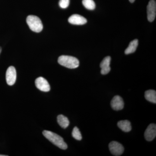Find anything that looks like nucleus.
<instances>
[{
  "label": "nucleus",
  "mask_w": 156,
  "mask_h": 156,
  "mask_svg": "<svg viewBox=\"0 0 156 156\" xmlns=\"http://www.w3.org/2000/svg\"><path fill=\"white\" fill-rule=\"evenodd\" d=\"M43 134L49 141L59 148L62 150H66L67 148V144L65 142L64 140L58 134L47 130L43 131Z\"/></svg>",
  "instance_id": "nucleus-1"
},
{
  "label": "nucleus",
  "mask_w": 156,
  "mask_h": 156,
  "mask_svg": "<svg viewBox=\"0 0 156 156\" xmlns=\"http://www.w3.org/2000/svg\"><path fill=\"white\" fill-rule=\"evenodd\" d=\"M58 62L61 66L69 69L76 68L80 65V62L76 57L65 55L59 56Z\"/></svg>",
  "instance_id": "nucleus-2"
},
{
  "label": "nucleus",
  "mask_w": 156,
  "mask_h": 156,
  "mask_svg": "<svg viewBox=\"0 0 156 156\" xmlns=\"http://www.w3.org/2000/svg\"><path fill=\"white\" fill-rule=\"evenodd\" d=\"M27 23L31 30L35 32L39 33L43 28L41 20L37 16L29 15L27 18Z\"/></svg>",
  "instance_id": "nucleus-3"
},
{
  "label": "nucleus",
  "mask_w": 156,
  "mask_h": 156,
  "mask_svg": "<svg viewBox=\"0 0 156 156\" xmlns=\"http://www.w3.org/2000/svg\"><path fill=\"white\" fill-rule=\"evenodd\" d=\"M109 149L113 155H121L124 152V148L122 145L116 141H112L109 144Z\"/></svg>",
  "instance_id": "nucleus-4"
},
{
  "label": "nucleus",
  "mask_w": 156,
  "mask_h": 156,
  "mask_svg": "<svg viewBox=\"0 0 156 156\" xmlns=\"http://www.w3.org/2000/svg\"><path fill=\"white\" fill-rule=\"evenodd\" d=\"M17 78L16 69L13 66H10L7 69L6 73V80L7 84L13 86L15 83Z\"/></svg>",
  "instance_id": "nucleus-5"
},
{
  "label": "nucleus",
  "mask_w": 156,
  "mask_h": 156,
  "mask_svg": "<svg viewBox=\"0 0 156 156\" xmlns=\"http://www.w3.org/2000/svg\"><path fill=\"white\" fill-rule=\"evenodd\" d=\"M36 87L41 91L48 92L50 91V87L48 81L42 77L37 78L35 80Z\"/></svg>",
  "instance_id": "nucleus-6"
},
{
  "label": "nucleus",
  "mask_w": 156,
  "mask_h": 156,
  "mask_svg": "<svg viewBox=\"0 0 156 156\" xmlns=\"http://www.w3.org/2000/svg\"><path fill=\"white\" fill-rule=\"evenodd\" d=\"M148 20L153 22L156 17V3L155 0H150L147 6Z\"/></svg>",
  "instance_id": "nucleus-7"
},
{
  "label": "nucleus",
  "mask_w": 156,
  "mask_h": 156,
  "mask_svg": "<svg viewBox=\"0 0 156 156\" xmlns=\"http://www.w3.org/2000/svg\"><path fill=\"white\" fill-rule=\"evenodd\" d=\"M156 136V125L154 124H151L144 133V137L147 141H151L155 138Z\"/></svg>",
  "instance_id": "nucleus-8"
},
{
  "label": "nucleus",
  "mask_w": 156,
  "mask_h": 156,
  "mask_svg": "<svg viewBox=\"0 0 156 156\" xmlns=\"http://www.w3.org/2000/svg\"><path fill=\"white\" fill-rule=\"evenodd\" d=\"M68 21L71 24L74 25H83L87 22L85 17L79 14H73L69 18Z\"/></svg>",
  "instance_id": "nucleus-9"
},
{
  "label": "nucleus",
  "mask_w": 156,
  "mask_h": 156,
  "mask_svg": "<svg viewBox=\"0 0 156 156\" xmlns=\"http://www.w3.org/2000/svg\"><path fill=\"white\" fill-rule=\"evenodd\" d=\"M111 105L112 108L115 110H121L124 108V101L122 98L119 95H116L112 98Z\"/></svg>",
  "instance_id": "nucleus-10"
},
{
  "label": "nucleus",
  "mask_w": 156,
  "mask_h": 156,
  "mask_svg": "<svg viewBox=\"0 0 156 156\" xmlns=\"http://www.w3.org/2000/svg\"><path fill=\"white\" fill-rule=\"evenodd\" d=\"M111 58L108 56L105 57L101 62L100 66L101 68V73L102 75H106L110 72L111 68L110 67Z\"/></svg>",
  "instance_id": "nucleus-11"
},
{
  "label": "nucleus",
  "mask_w": 156,
  "mask_h": 156,
  "mask_svg": "<svg viewBox=\"0 0 156 156\" xmlns=\"http://www.w3.org/2000/svg\"><path fill=\"white\" fill-rule=\"evenodd\" d=\"M117 125L119 128L124 132H128L131 131V122L128 120L120 121L118 122Z\"/></svg>",
  "instance_id": "nucleus-12"
},
{
  "label": "nucleus",
  "mask_w": 156,
  "mask_h": 156,
  "mask_svg": "<svg viewBox=\"0 0 156 156\" xmlns=\"http://www.w3.org/2000/svg\"><path fill=\"white\" fill-rule=\"evenodd\" d=\"M146 99L150 102L156 103V92L154 90H149L145 92Z\"/></svg>",
  "instance_id": "nucleus-13"
},
{
  "label": "nucleus",
  "mask_w": 156,
  "mask_h": 156,
  "mask_svg": "<svg viewBox=\"0 0 156 156\" xmlns=\"http://www.w3.org/2000/svg\"><path fill=\"white\" fill-rule=\"evenodd\" d=\"M138 44V41L137 39H135L130 42L128 48L125 50V54L128 55L134 53L136 51Z\"/></svg>",
  "instance_id": "nucleus-14"
},
{
  "label": "nucleus",
  "mask_w": 156,
  "mask_h": 156,
  "mask_svg": "<svg viewBox=\"0 0 156 156\" xmlns=\"http://www.w3.org/2000/svg\"><path fill=\"white\" fill-rule=\"evenodd\" d=\"M57 122L58 125L62 128H67L69 125V120L67 117L63 115H60L57 117Z\"/></svg>",
  "instance_id": "nucleus-15"
},
{
  "label": "nucleus",
  "mask_w": 156,
  "mask_h": 156,
  "mask_svg": "<svg viewBox=\"0 0 156 156\" xmlns=\"http://www.w3.org/2000/svg\"><path fill=\"white\" fill-rule=\"evenodd\" d=\"M83 4L88 10H93L95 8V4L93 0H83Z\"/></svg>",
  "instance_id": "nucleus-16"
},
{
  "label": "nucleus",
  "mask_w": 156,
  "mask_h": 156,
  "mask_svg": "<svg viewBox=\"0 0 156 156\" xmlns=\"http://www.w3.org/2000/svg\"><path fill=\"white\" fill-rule=\"evenodd\" d=\"M72 136L75 139L78 140H81L82 139L80 131L79 130L77 127H75L73 129Z\"/></svg>",
  "instance_id": "nucleus-17"
},
{
  "label": "nucleus",
  "mask_w": 156,
  "mask_h": 156,
  "mask_svg": "<svg viewBox=\"0 0 156 156\" xmlns=\"http://www.w3.org/2000/svg\"><path fill=\"white\" fill-rule=\"evenodd\" d=\"M70 0H60L59 5L62 9H66L69 5Z\"/></svg>",
  "instance_id": "nucleus-18"
},
{
  "label": "nucleus",
  "mask_w": 156,
  "mask_h": 156,
  "mask_svg": "<svg viewBox=\"0 0 156 156\" xmlns=\"http://www.w3.org/2000/svg\"><path fill=\"white\" fill-rule=\"evenodd\" d=\"M129 2H130L131 3H133L134 2V1H135V0H129Z\"/></svg>",
  "instance_id": "nucleus-19"
},
{
  "label": "nucleus",
  "mask_w": 156,
  "mask_h": 156,
  "mask_svg": "<svg viewBox=\"0 0 156 156\" xmlns=\"http://www.w3.org/2000/svg\"><path fill=\"white\" fill-rule=\"evenodd\" d=\"M1 52H2V48L0 47V54H1Z\"/></svg>",
  "instance_id": "nucleus-20"
},
{
  "label": "nucleus",
  "mask_w": 156,
  "mask_h": 156,
  "mask_svg": "<svg viewBox=\"0 0 156 156\" xmlns=\"http://www.w3.org/2000/svg\"><path fill=\"white\" fill-rule=\"evenodd\" d=\"M7 155H1L0 154V156H7Z\"/></svg>",
  "instance_id": "nucleus-21"
}]
</instances>
